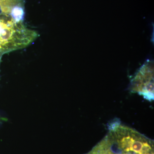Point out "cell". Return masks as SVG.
I'll return each instance as SVG.
<instances>
[{"label":"cell","instance_id":"1","mask_svg":"<svg viewBox=\"0 0 154 154\" xmlns=\"http://www.w3.org/2000/svg\"><path fill=\"white\" fill-rule=\"evenodd\" d=\"M106 135L116 154H154V141L115 119Z\"/></svg>","mask_w":154,"mask_h":154},{"label":"cell","instance_id":"2","mask_svg":"<svg viewBox=\"0 0 154 154\" xmlns=\"http://www.w3.org/2000/svg\"><path fill=\"white\" fill-rule=\"evenodd\" d=\"M129 90L137 93L150 102L154 99L153 66L146 64L142 66L133 79Z\"/></svg>","mask_w":154,"mask_h":154}]
</instances>
